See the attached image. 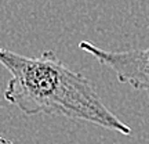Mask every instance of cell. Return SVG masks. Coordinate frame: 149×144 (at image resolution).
I'll use <instances>...</instances> for the list:
<instances>
[{
    "instance_id": "1",
    "label": "cell",
    "mask_w": 149,
    "mask_h": 144,
    "mask_svg": "<svg viewBox=\"0 0 149 144\" xmlns=\"http://www.w3.org/2000/svg\"><path fill=\"white\" fill-rule=\"evenodd\" d=\"M0 64L11 74L4 98L25 115L65 117L131 134V128L109 111L90 80L66 67L51 50L26 57L0 48Z\"/></svg>"
},
{
    "instance_id": "2",
    "label": "cell",
    "mask_w": 149,
    "mask_h": 144,
    "mask_svg": "<svg viewBox=\"0 0 149 144\" xmlns=\"http://www.w3.org/2000/svg\"><path fill=\"white\" fill-rule=\"evenodd\" d=\"M79 47L91 54L98 64L112 70L122 83H128L134 89L149 96V47L126 51H109L87 40H81Z\"/></svg>"
},
{
    "instance_id": "3",
    "label": "cell",
    "mask_w": 149,
    "mask_h": 144,
    "mask_svg": "<svg viewBox=\"0 0 149 144\" xmlns=\"http://www.w3.org/2000/svg\"><path fill=\"white\" fill-rule=\"evenodd\" d=\"M0 144H14L11 140H8V139H6V137H3L1 134H0Z\"/></svg>"
}]
</instances>
